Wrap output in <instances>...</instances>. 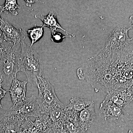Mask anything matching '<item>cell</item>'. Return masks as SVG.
<instances>
[{
	"instance_id": "6da1fadb",
	"label": "cell",
	"mask_w": 133,
	"mask_h": 133,
	"mask_svg": "<svg viewBox=\"0 0 133 133\" xmlns=\"http://www.w3.org/2000/svg\"><path fill=\"white\" fill-rule=\"evenodd\" d=\"M78 70L96 92L128 88L133 84V42L119 49L102 48Z\"/></svg>"
},
{
	"instance_id": "7a4b0ae2",
	"label": "cell",
	"mask_w": 133,
	"mask_h": 133,
	"mask_svg": "<svg viewBox=\"0 0 133 133\" xmlns=\"http://www.w3.org/2000/svg\"><path fill=\"white\" fill-rule=\"evenodd\" d=\"M21 50L18 59L19 72L26 74L33 87H37V78L42 76L43 71L42 60L37 52L24 42L21 43Z\"/></svg>"
},
{
	"instance_id": "3957f363",
	"label": "cell",
	"mask_w": 133,
	"mask_h": 133,
	"mask_svg": "<svg viewBox=\"0 0 133 133\" xmlns=\"http://www.w3.org/2000/svg\"><path fill=\"white\" fill-rule=\"evenodd\" d=\"M22 43V42H21ZM21 43L14 44L0 58V79L3 88H10L13 80L19 72L18 59L21 50Z\"/></svg>"
},
{
	"instance_id": "277c9868",
	"label": "cell",
	"mask_w": 133,
	"mask_h": 133,
	"mask_svg": "<svg viewBox=\"0 0 133 133\" xmlns=\"http://www.w3.org/2000/svg\"><path fill=\"white\" fill-rule=\"evenodd\" d=\"M37 87L38 91L37 102L42 114L48 113L62 102L58 98L55 89L48 79L41 76L37 78Z\"/></svg>"
},
{
	"instance_id": "5b68a950",
	"label": "cell",
	"mask_w": 133,
	"mask_h": 133,
	"mask_svg": "<svg viewBox=\"0 0 133 133\" xmlns=\"http://www.w3.org/2000/svg\"><path fill=\"white\" fill-rule=\"evenodd\" d=\"M99 115L102 119L117 125H125L130 122L129 114L125 113L124 108L106 99L100 104Z\"/></svg>"
},
{
	"instance_id": "8992f818",
	"label": "cell",
	"mask_w": 133,
	"mask_h": 133,
	"mask_svg": "<svg viewBox=\"0 0 133 133\" xmlns=\"http://www.w3.org/2000/svg\"><path fill=\"white\" fill-rule=\"evenodd\" d=\"M41 110L35 95L17 103L10 108L5 115H17L25 118L30 116L36 118L41 115Z\"/></svg>"
},
{
	"instance_id": "52a82bcc",
	"label": "cell",
	"mask_w": 133,
	"mask_h": 133,
	"mask_svg": "<svg viewBox=\"0 0 133 133\" xmlns=\"http://www.w3.org/2000/svg\"><path fill=\"white\" fill-rule=\"evenodd\" d=\"M131 27L127 28L123 25L116 26L110 33L104 48L108 49H119L128 45L133 40L128 35Z\"/></svg>"
},
{
	"instance_id": "ba28073f",
	"label": "cell",
	"mask_w": 133,
	"mask_h": 133,
	"mask_svg": "<svg viewBox=\"0 0 133 133\" xmlns=\"http://www.w3.org/2000/svg\"><path fill=\"white\" fill-rule=\"evenodd\" d=\"M28 118L17 115H3L0 118V133H22Z\"/></svg>"
},
{
	"instance_id": "9c48e42d",
	"label": "cell",
	"mask_w": 133,
	"mask_h": 133,
	"mask_svg": "<svg viewBox=\"0 0 133 133\" xmlns=\"http://www.w3.org/2000/svg\"><path fill=\"white\" fill-rule=\"evenodd\" d=\"M0 29L6 41L13 43L14 44L24 41L27 35L26 31L22 29H17L9 22L2 18Z\"/></svg>"
},
{
	"instance_id": "30bf717a",
	"label": "cell",
	"mask_w": 133,
	"mask_h": 133,
	"mask_svg": "<svg viewBox=\"0 0 133 133\" xmlns=\"http://www.w3.org/2000/svg\"><path fill=\"white\" fill-rule=\"evenodd\" d=\"M105 99L124 109L133 100L132 96L127 88H122L112 91L107 94Z\"/></svg>"
},
{
	"instance_id": "8fae6325",
	"label": "cell",
	"mask_w": 133,
	"mask_h": 133,
	"mask_svg": "<svg viewBox=\"0 0 133 133\" xmlns=\"http://www.w3.org/2000/svg\"><path fill=\"white\" fill-rule=\"evenodd\" d=\"M28 83V81H19L16 78L12 81L8 91L14 105L27 98L26 85Z\"/></svg>"
},
{
	"instance_id": "7c38bea8",
	"label": "cell",
	"mask_w": 133,
	"mask_h": 133,
	"mask_svg": "<svg viewBox=\"0 0 133 133\" xmlns=\"http://www.w3.org/2000/svg\"><path fill=\"white\" fill-rule=\"evenodd\" d=\"M79 113L71 110H66L63 124L66 133H85L79 125Z\"/></svg>"
},
{
	"instance_id": "4fadbf2b",
	"label": "cell",
	"mask_w": 133,
	"mask_h": 133,
	"mask_svg": "<svg viewBox=\"0 0 133 133\" xmlns=\"http://www.w3.org/2000/svg\"><path fill=\"white\" fill-rule=\"evenodd\" d=\"M96 118L94 103L85 108L79 113L78 120L80 127L85 133L91 127Z\"/></svg>"
},
{
	"instance_id": "5bb4252c",
	"label": "cell",
	"mask_w": 133,
	"mask_h": 133,
	"mask_svg": "<svg viewBox=\"0 0 133 133\" xmlns=\"http://www.w3.org/2000/svg\"><path fill=\"white\" fill-rule=\"evenodd\" d=\"M35 17L41 19L42 22V26L44 27H48L50 30H56L57 29H59L65 32L67 35H71L73 37L75 36V35L68 32L62 28L58 21L56 14L53 11H50L48 14L45 16H43L42 15H35Z\"/></svg>"
},
{
	"instance_id": "9a60e30c",
	"label": "cell",
	"mask_w": 133,
	"mask_h": 133,
	"mask_svg": "<svg viewBox=\"0 0 133 133\" xmlns=\"http://www.w3.org/2000/svg\"><path fill=\"white\" fill-rule=\"evenodd\" d=\"M34 124L37 128L43 133H49L52 130L53 122L48 114H41L36 118Z\"/></svg>"
},
{
	"instance_id": "2e32d148",
	"label": "cell",
	"mask_w": 133,
	"mask_h": 133,
	"mask_svg": "<svg viewBox=\"0 0 133 133\" xmlns=\"http://www.w3.org/2000/svg\"><path fill=\"white\" fill-rule=\"evenodd\" d=\"M94 103L93 101L88 99L73 97L70 99V104L66 106V109L79 113Z\"/></svg>"
},
{
	"instance_id": "e0dca14e",
	"label": "cell",
	"mask_w": 133,
	"mask_h": 133,
	"mask_svg": "<svg viewBox=\"0 0 133 133\" xmlns=\"http://www.w3.org/2000/svg\"><path fill=\"white\" fill-rule=\"evenodd\" d=\"M66 111V106L62 103L47 114L49 115L53 124L59 125L63 124Z\"/></svg>"
},
{
	"instance_id": "ac0fdd59",
	"label": "cell",
	"mask_w": 133,
	"mask_h": 133,
	"mask_svg": "<svg viewBox=\"0 0 133 133\" xmlns=\"http://www.w3.org/2000/svg\"><path fill=\"white\" fill-rule=\"evenodd\" d=\"M21 7L17 3L16 0H6L3 5H0V13L5 14H11L15 16L19 14L17 9H20Z\"/></svg>"
},
{
	"instance_id": "d6986e66",
	"label": "cell",
	"mask_w": 133,
	"mask_h": 133,
	"mask_svg": "<svg viewBox=\"0 0 133 133\" xmlns=\"http://www.w3.org/2000/svg\"><path fill=\"white\" fill-rule=\"evenodd\" d=\"M26 32L31 42L30 46L32 47L35 43L38 42L43 37L44 32V27L43 26H37L35 24L34 27L26 30Z\"/></svg>"
},
{
	"instance_id": "ffe728a7",
	"label": "cell",
	"mask_w": 133,
	"mask_h": 133,
	"mask_svg": "<svg viewBox=\"0 0 133 133\" xmlns=\"http://www.w3.org/2000/svg\"><path fill=\"white\" fill-rule=\"evenodd\" d=\"M13 45V43L6 41L3 36H0V58L3 52L12 48Z\"/></svg>"
},
{
	"instance_id": "44dd1931",
	"label": "cell",
	"mask_w": 133,
	"mask_h": 133,
	"mask_svg": "<svg viewBox=\"0 0 133 133\" xmlns=\"http://www.w3.org/2000/svg\"><path fill=\"white\" fill-rule=\"evenodd\" d=\"M51 40L53 42L60 43L62 42L64 38L66 37H71V36L64 35L62 33L56 30H51Z\"/></svg>"
},
{
	"instance_id": "7402d4cb",
	"label": "cell",
	"mask_w": 133,
	"mask_h": 133,
	"mask_svg": "<svg viewBox=\"0 0 133 133\" xmlns=\"http://www.w3.org/2000/svg\"><path fill=\"white\" fill-rule=\"evenodd\" d=\"M52 130L53 133H67L65 130L63 125H58L53 124Z\"/></svg>"
},
{
	"instance_id": "603a6c76",
	"label": "cell",
	"mask_w": 133,
	"mask_h": 133,
	"mask_svg": "<svg viewBox=\"0 0 133 133\" xmlns=\"http://www.w3.org/2000/svg\"><path fill=\"white\" fill-rule=\"evenodd\" d=\"M8 91L6 90L3 88L2 86V81L0 79V108H2V106L1 104V101L3 98L5 97Z\"/></svg>"
},
{
	"instance_id": "cb8c5ba5",
	"label": "cell",
	"mask_w": 133,
	"mask_h": 133,
	"mask_svg": "<svg viewBox=\"0 0 133 133\" xmlns=\"http://www.w3.org/2000/svg\"><path fill=\"white\" fill-rule=\"evenodd\" d=\"M26 3V6L28 7H31L32 6V4L34 3H44V2L42 1H24Z\"/></svg>"
},
{
	"instance_id": "d4e9b609",
	"label": "cell",
	"mask_w": 133,
	"mask_h": 133,
	"mask_svg": "<svg viewBox=\"0 0 133 133\" xmlns=\"http://www.w3.org/2000/svg\"><path fill=\"white\" fill-rule=\"evenodd\" d=\"M129 22L131 25V28L133 29V15L129 17Z\"/></svg>"
},
{
	"instance_id": "484cf974",
	"label": "cell",
	"mask_w": 133,
	"mask_h": 133,
	"mask_svg": "<svg viewBox=\"0 0 133 133\" xmlns=\"http://www.w3.org/2000/svg\"><path fill=\"white\" fill-rule=\"evenodd\" d=\"M128 90L129 91V92L131 93V94H132L133 98V84L132 85L130 86L129 87L127 88Z\"/></svg>"
},
{
	"instance_id": "4316f807",
	"label": "cell",
	"mask_w": 133,
	"mask_h": 133,
	"mask_svg": "<svg viewBox=\"0 0 133 133\" xmlns=\"http://www.w3.org/2000/svg\"><path fill=\"white\" fill-rule=\"evenodd\" d=\"M128 133H133V130H129Z\"/></svg>"
}]
</instances>
